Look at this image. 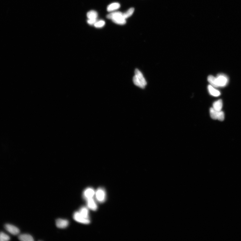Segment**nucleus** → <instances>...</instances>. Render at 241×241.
<instances>
[{
    "label": "nucleus",
    "instance_id": "13",
    "mask_svg": "<svg viewBox=\"0 0 241 241\" xmlns=\"http://www.w3.org/2000/svg\"><path fill=\"white\" fill-rule=\"evenodd\" d=\"M18 239L22 241H33V238L30 234H24L19 236Z\"/></svg>",
    "mask_w": 241,
    "mask_h": 241
},
{
    "label": "nucleus",
    "instance_id": "19",
    "mask_svg": "<svg viewBox=\"0 0 241 241\" xmlns=\"http://www.w3.org/2000/svg\"><path fill=\"white\" fill-rule=\"evenodd\" d=\"M134 11V8H131L126 12L123 13L124 17L125 19H127L130 17L133 13Z\"/></svg>",
    "mask_w": 241,
    "mask_h": 241
},
{
    "label": "nucleus",
    "instance_id": "2",
    "mask_svg": "<svg viewBox=\"0 0 241 241\" xmlns=\"http://www.w3.org/2000/svg\"><path fill=\"white\" fill-rule=\"evenodd\" d=\"M135 74L133 79L134 85L141 89H144L147 85V82L142 73L137 69L135 71Z\"/></svg>",
    "mask_w": 241,
    "mask_h": 241
},
{
    "label": "nucleus",
    "instance_id": "22",
    "mask_svg": "<svg viewBox=\"0 0 241 241\" xmlns=\"http://www.w3.org/2000/svg\"><path fill=\"white\" fill-rule=\"evenodd\" d=\"M97 22V19H88L87 21L88 23L90 25H94Z\"/></svg>",
    "mask_w": 241,
    "mask_h": 241
},
{
    "label": "nucleus",
    "instance_id": "5",
    "mask_svg": "<svg viewBox=\"0 0 241 241\" xmlns=\"http://www.w3.org/2000/svg\"><path fill=\"white\" fill-rule=\"evenodd\" d=\"M5 229L12 235H17L20 233V231L18 228L14 225L6 224L5 225Z\"/></svg>",
    "mask_w": 241,
    "mask_h": 241
},
{
    "label": "nucleus",
    "instance_id": "12",
    "mask_svg": "<svg viewBox=\"0 0 241 241\" xmlns=\"http://www.w3.org/2000/svg\"><path fill=\"white\" fill-rule=\"evenodd\" d=\"M120 7V5L119 3H113L108 6L107 10L108 12H112L117 10Z\"/></svg>",
    "mask_w": 241,
    "mask_h": 241
},
{
    "label": "nucleus",
    "instance_id": "14",
    "mask_svg": "<svg viewBox=\"0 0 241 241\" xmlns=\"http://www.w3.org/2000/svg\"><path fill=\"white\" fill-rule=\"evenodd\" d=\"M79 212L82 216L87 219H89V213L87 208L85 207H82L80 208Z\"/></svg>",
    "mask_w": 241,
    "mask_h": 241
},
{
    "label": "nucleus",
    "instance_id": "10",
    "mask_svg": "<svg viewBox=\"0 0 241 241\" xmlns=\"http://www.w3.org/2000/svg\"><path fill=\"white\" fill-rule=\"evenodd\" d=\"M87 205L88 208L93 211H95L97 209V205L93 198L89 199L87 200Z\"/></svg>",
    "mask_w": 241,
    "mask_h": 241
},
{
    "label": "nucleus",
    "instance_id": "16",
    "mask_svg": "<svg viewBox=\"0 0 241 241\" xmlns=\"http://www.w3.org/2000/svg\"><path fill=\"white\" fill-rule=\"evenodd\" d=\"M98 14L95 11H91L88 12L87 16L89 19H97Z\"/></svg>",
    "mask_w": 241,
    "mask_h": 241
},
{
    "label": "nucleus",
    "instance_id": "15",
    "mask_svg": "<svg viewBox=\"0 0 241 241\" xmlns=\"http://www.w3.org/2000/svg\"><path fill=\"white\" fill-rule=\"evenodd\" d=\"M208 80L210 83V85L214 88H217L216 77L213 75L209 76L208 78Z\"/></svg>",
    "mask_w": 241,
    "mask_h": 241
},
{
    "label": "nucleus",
    "instance_id": "4",
    "mask_svg": "<svg viewBox=\"0 0 241 241\" xmlns=\"http://www.w3.org/2000/svg\"><path fill=\"white\" fill-rule=\"evenodd\" d=\"M74 219L77 222L83 224H89L90 223L89 219H87L82 216L79 212H76L73 214Z\"/></svg>",
    "mask_w": 241,
    "mask_h": 241
},
{
    "label": "nucleus",
    "instance_id": "17",
    "mask_svg": "<svg viewBox=\"0 0 241 241\" xmlns=\"http://www.w3.org/2000/svg\"><path fill=\"white\" fill-rule=\"evenodd\" d=\"M218 111L214 110L213 108H211L210 109V117L213 120H217V116Z\"/></svg>",
    "mask_w": 241,
    "mask_h": 241
},
{
    "label": "nucleus",
    "instance_id": "7",
    "mask_svg": "<svg viewBox=\"0 0 241 241\" xmlns=\"http://www.w3.org/2000/svg\"><path fill=\"white\" fill-rule=\"evenodd\" d=\"M56 226L57 227L60 229H65L69 225V222L66 219H59L56 221Z\"/></svg>",
    "mask_w": 241,
    "mask_h": 241
},
{
    "label": "nucleus",
    "instance_id": "20",
    "mask_svg": "<svg viewBox=\"0 0 241 241\" xmlns=\"http://www.w3.org/2000/svg\"><path fill=\"white\" fill-rule=\"evenodd\" d=\"M225 118V114L223 111H218L217 120L220 121H224Z\"/></svg>",
    "mask_w": 241,
    "mask_h": 241
},
{
    "label": "nucleus",
    "instance_id": "3",
    "mask_svg": "<svg viewBox=\"0 0 241 241\" xmlns=\"http://www.w3.org/2000/svg\"><path fill=\"white\" fill-rule=\"evenodd\" d=\"M216 78L217 88L224 87L226 86L229 82V79L228 76L223 74H219Z\"/></svg>",
    "mask_w": 241,
    "mask_h": 241
},
{
    "label": "nucleus",
    "instance_id": "6",
    "mask_svg": "<svg viewBox=\"0 0 241 241\" xmlns=\"http://www.w3.org/2000/svg\"><path fill=\"white\" fill-rule=\"evenodd\" d=\"M96 198L99 202H104L105 199V193L104 189L102 188L99 189L95 192Z\"/></svg>",
    "mask_w": 241,
    "mask_h": 241
},
{
    "label": "nucleus",
    "instance_id": "18",
    "mask_svg": "<svg viewBox=\"0 0 241 241\" xmlns=\"http://www.w3.org/2000/svg\"><path fill=\"white\" fill-rule=\"evenodd\" d=\"M10 239V237L4 232H0V241H6Z\"/></svg>",
    "mask_w": 241,
    "mask_h": 241
},
{
    "label": "nucleus",
    "instance_id": "11",
    "mask_svg": "<svg viewBox=\"0 0 241 241\" xmlns=\"http://www.w3.org/2000/svg\"><path fill=\"white\" fill-rule=\"evenodd\" d=\"M223 107V102L221 99H219L213 103V108L216 111H221Z\"/></svg>",
    "mask_w": 241,
    "mask_h": 241
},
{
    "label": "nucleus",
    "instance_id": "21",
    "mask_svg": "<svg viewBox=\"0 0 241 241\" xmlns=\"http://www.w3.org/2000/svg\"><path fill=\"white\" fill-rule=\"evenodd\" d=\"M105 24V22L103 20H100L96 22L94 26L97 28H101L104 26Z\"/></svg>",
    "mask_w": 241,
    "mask_h": 241
},
{
    "label": "nucleus",
    "instance_id": "1",
    "mask_svg": "<svg viewBox=\"0 0 241 241\" xmlns=\"http://www.w3.org/2000/svg\"><path fill=\"white\" fill-rule=\"evenodd\" d=\"M106 18L111 19L114 23L118 25H123L126 22V19L124 17L123 13L120 12H112L108 15Z\"/></svg>",
    "mask_w": 241,
    "mask_h": 241
},
{
    "label": "nucleus",
    "instance_id": "9",
    "mask_svg": "<svg viewBox=\"0 0 241 241\" xmlns=\"http://www.w3.org/2000/svg\"><path fill=\"white\" fill-rule=\"evenodd\" d=\"M208 89L209 94L212 95L215 97L219 96L221 95V93L219 91L215 89L214 87L211 85H208Z\"/></svg>",
    "mask_w": 241,
    "mask_h": 241
},
{
    "label": "nucleus",
    "instance_id": "8",
    "mask_svg": "<svg viewBox=\"0 0 241 241\" xmlns=\"http://www.w3.org/2000/svg\"><path fill=\"white\" fill-rule=\"evenodd\" d=\"M95 194L94 189L92 188H88L85 189L83 192V197L87 200L89 199L93 198Z\"/></svg>",
    "mask_w": 241,
    "mask_h": 241
}]
</instances>
